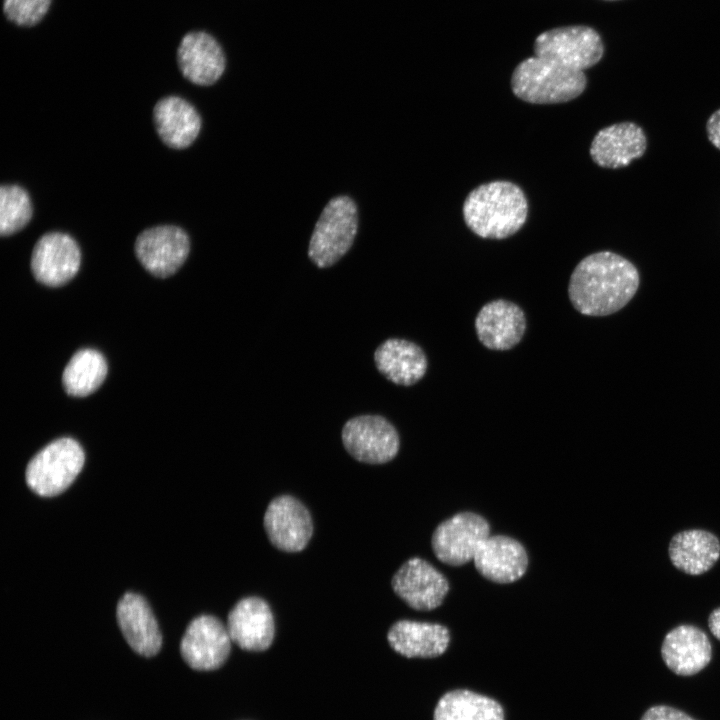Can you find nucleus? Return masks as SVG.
Segmentation results:
<instances>
[{
	"instance_id": "f257e3e1",
	"label": "nucleus",
	"mask_w": 720,
	"mask_h": 720,
	"mask_svg": "<svg viewBox=\"0 0 720 720\" xmlns=\"http://www.w3.org/2000/svg\"><path fill=\"white\" fill-rule=\"evenodd\" d=\"M639 286L637 268L623 256L600 251L584 257L571 273L568 297L586 316H607L622 309Z\"/></svg>"
},
{
	"instance_id": "f03ea898",
	"label": "nucleus",
	"mask_w": 720,
	"mask_h": 720,
	"mask_svg": "<svg viewBox=\"0 0 720 720\" xmlns=\"http://www.w3.org/2000/svg\"><path fill=\"white\" fill-rule=\"evenodd\" d=\"M528 215V201L516 184L497 180L474 188L463 204V218L477 236L505 239L518 232Z\"/></svg>"
},
{
	"instance_id": "7ed1b4c3",
	"label": "nucleus",
	"mask_w": 720,
	"mask_h": 720,
	"mask_svg": "<svg viewBox=\"0 0 720 720\" xmlns=\"http://www.w3.org/2000/svg\"><path fill=\"white\" fill-rule=\"evenodd\" d=\"M583 71L534 56L520 62L511 77L515 96L532 104H558L577 98L586 87Z\"/></svg>"
},
{
	"instance_id": "20e7f679",
	"label": "nucleus",
	"mask_w": 720,
	"mask_h": 720,
	"mask_svg": "<svg viewBox=\"0 0 720 720\" xmlns=\"http://www.w3.org/2000/svg\"><path fill=\"white\" fill-rule=\"evenodd\" d=\"M358 229L355 202L348 196L331 199L323 209L312 233L308 256L320 268L330 267L353 244Z\"/></svg>"
},
{
	"instance_id": "39448f33",
	"label": "nucleus",
	"mask_w": 720,
	"mask_h": 720,
	"mask_svg": "<svg viewBox=\"0 0 720 720\" xmlns=\"http://www.w3.org/2000/svg\"><path fill=\"white\" fill-rule=\"evenodd\" d=\"M84 461V451L77 441L57 439L29 461L25 472L26 483L40 496H56L72 484Z\"/></svg>"
},
{
	"instance_id": "423d86ee",
	"label": "nucleus",
	"mask_w": 720,
	"mask_h": 720,
	"mask_svg": "<svg viewBox=\"0 0 720 720\" xmlns=\"http://www.w3.org/2000/svg\"><path fill=\"white\" fill-rule=\"evenodd\" d=\"M535 56L564 67L583 71L597 64L604 47L599 34L588 26H567L541 33L535 40Z\"/></svg>"
},
{
	"instance_id": "0eeeda50",
	"label": "nucleus",
	"mask_w": 720,
	"mask_h": 720,
	"mask_svg": "<svg viewBox=\"0 0 720 720\" xmlns=\"http://www.w3.org/2000/svg\"><path fill=\"white\" fill-rule=\"evenodd\" d=\"M489 533L490 527L485 518L473 512H461L436 527L431 546L438 560L460 566L474 559Z\"/></svg>"
},
{
	"instance_id": "6e6552de",
	"label": "nucleus",
	"mask_w": 720,
	"mask_h": 720,
	"mask_svg": "<svg viewBox=\"0 0 720 720\" xmlns=\"http://www.w3.org/2000/svg\"><path fill=\"white\" fill-rule=\"evenodd\" d=\"M341 436L346 451L354 459L368 464H383L392 460L400 445L397 430L380 415L349 419Z\"/></svg>"
},
{
	"instance_id": "1a4fd4ad",
	"label": "nucleus",
	"mask_w": 720,
	"mask_h": 720,
	"mask_svg": "<svg viewBox=\"0 0 720 720\" xmlns=\"http://www.w3.org/2000/svg\"><path fill=\"white\" fill-rule=\"evenodd\" d=\"M134 247L139 262L149 273L166 278L184 264L190 251V240L182 228L161 225L142 231Z\"/></svg>"
},
{
	"instance_id": "9d476101",
	"label": "nucleus",
	"mask_w": 720,
	"mask_h": 720,
	"mask_svg": "<svg viewBox=\"0 0 720 720\" xmlns=\"http://www.w3.org/2000/svg\"><path fill=\"white\" fill-rule=\"evenodd\" d=\"M231 642L227 627L218 618L201 615L186 628L180 652L191 668L210 671L225 663L230 654Z\"/></svg>"
},
{
	"instance_id": "9b49d317",
	"label": "nucleus",
	"mask_w": 720,
	"mask_h": 720,
	"mask_svg": "<svg viewBox=\"0 0 720 720\" xmlns=\"http://www.w3.org/2000/svg\"><path fill=\"white\" fill-rule=\"evenodd\" d=\"M263 524L271 544L286 552L302 551L313 533L308 509L290 495L278 496L268 504Z\"/></svg>"
},
{
	"instance_id": "f8f14e48",
	"label": "nucleus",
	"mask_w": 720,
	"mask_h": 720,
	"mask_svg": "<svg viewBox=\"0 0 720 720\" xmlns=\"http://www.w3.org/2000/svg\"><path fill=\"white\" fill-rule=\"evenodd\" d=\"M80 262L77 242L68 234L50 232L36 242L31 255V270L38 282L58 287L77 274Z\"/></svg>"
},
{
	"instance_id": "ddd939ff",
	"label": "nucleus",
	"mask_w": 720,
	"mask_h": 720,
	"mask_svg": "<svg viewBox=\"0 0 720 720\" xmlns=\"http://www.w3.org/2000/svg\"><path fill=\"white\" fill-rule=\"evenodd\" d=\"M391 585L408 606L419 611L437 608L449 591L445 576L418 557L410 558L397 570Z\"/></svg>"
},
{
	"instance_id": "4468645a",
	"label": "nucleus",
	"mask_w": 720,
	"mask_h": 720,
	"mask_svg": "<svg viewBox=\"0 0 720 720\" xmlns=\"http://www.w3.org/2000/svg\"><path fill=\"white\" fill-rule=\"evenodd\" d=\"M474 326L477 338L484 347L506 351L520 343L527 322L519 305L506 299H495L482 306Z\"/></svg>"
},
{
	"instance_id": "2eb2a0df",
	"label": "nucleus",
	"mask_w": 720,
	"mask_h": 720,
	"mask_svg": "<svg viewBox=\"0 0 720 720\" xmlns=\"http://www.w3.org/2000/svg\"><path fill=\"white\" fill-rule=\"evenodd\" d=\"M227 630L232 642L243 650H267L274 639V618L268 603L260 597L239 600L230 610Z\"/></svg>"
},
{
	"instance_id": "dca6fc26",
	"label": "nucleus",
	"mask_w": 720,
	"mask_h": 720,
	"mask_svg": "<svg viewBox=\"0 0 720 720\" xmlns=\"http://www.w3.org/2000/svg\"><path fill=\"white\" fill-rule=\"evenodd\" d=\"M661 657L674 674L692 676L703 670L712 659V645L699 627L681 624L665 635Z\"/></svg>"
},
{
	"instance_id": "f3484780",
	"label": "nucleus",
	"mask_w": 720,
	"mask_h": 720,
	"mask_svg": "<svg viewBox=\"0 0 720 720\" xmlns=\"http://www.w3.org/2000/svg\"><path fill=\"white\" fill-rule=\"evenodd\" d=\"M177 62L182 75L190 82L214 84L225 69V55L214 37L203 31L187 33L177 49Z\"/></svg>"
},
{
	"instance_id": "a211bd4d",
	"label": "nucleus",
	"mask_w": 720,
	"mask_h": 720,
	"mask_svg": "<svg viewBox=\"0 0 720 720\" xmlns=\"http://www.w3.org/2000/svg\"><path fill=\"white\" fill-rule=\"evenodd\" d=\"M644 130L633 122H620L599 130L590 146V156L599 166L617 169L628 166L646 151Z\"/></svg>"
},
{
	"instance_id": "6ab92c4d",
	"label": "nucleus",
	"mask_w": 720,
	"mask_h": 720,
	"mask_svg": "<svg viewBox=\"0 0 720 720\" xmlns=\"http://www.w3.org/2000/svg\"><path fill=\"white\" fill-rule=\"evenodd\" d=\"M473 561L483 577L501 584L520 579L528 566L523 545L504 535L489 536L477 550Z\"/></svg>"
},
{
	"instance_id": "aec40b11",
	"label": "nucleus",
	"mask_w": 720,
	"mask_h": 720,
	"mask_svg": "<svg viewBox=\"0 0 720 720\" xmlns=\"http://www.w3.org/2000/svg\"><path fill=\"white\" fill-rule=\"evenodd\" d=\"M116 617L126 642L135 652L145 657L158 653L162 636L150 606L141 595L124 594L118 602Z\"/></svg>"
},
{
	"instance_id": "412c9836",
	"label": "nucleus",
	"mask_w": 720,
	"mask_h": 720,
	"mask_svg": "<svg viewBox=\"0 0 720 720\" xmlns=\"http://www.w3.org/2000/svg\"><path fill=\"white\" fill-rule=\"evenodd\" d=\"M672 565L684 574L702 575L720 558V540L704 529H686L672 536L668 545Z\"/></svg>"
},
{
	"instance_id": "4be33fe9",
	"label": "nucleus",
	"mask_w": 720,
	"mask_h": 720,
	"mask_svg": "<svg viewBox=\"0 0 720 720\" xmlns=\"http://www.w3.org/2000/svg\"><path fill=\"white\" fill-rule=\"evenodd\" d=\"M387 640L395 652L407 658H434L447 650L450 633L441 624L400 620L390 627Z\"/></svg>"
},
{
	"instance_id": "5701e85b",
	"label": "nucleus",
	"mask_w": 720,
	"mask_h": 720,
	"mask_svg": "<svg viewBox=\"0 0 720 720\" xmlns=\"http://www.w3.org/2000/svg\"><path fill=\"white\" fill-rule=\"evenodd\" d=\"M378 371L397 385L411 386L426 374L428 361L423 349L405 339L390 338L375 350Z\"/></svg>"
},
{
	"instance_id": "b1692460",
	"label": "nucleus",
	"mask_w": 720,
	"mask_h": 720,
	"mask_svg": "<svg viewBox=\"0 0 720 720\" xmlns=\"http://www.w3.org/2000/svg\"><path fill=\"white\" fill-rule=\"evenodd\" d=\"M156 131L169 147L190 146L201 129V117L192 104L178 96L160 99L153 110Z\"/></svg>"
},
{
	"instance_id": "393cba45",
	"label": "nucleus",
	"mask_w": 720,
	"mask_h": 720,
	"mask_svg": "<svg viewBox=\"0 0 720 720\" xmlns=\"http://www.w3.org/2000/svg\"><path fill=\"white\" fill-rule=\"evenodd\" d=\"M433 720H505V713L493 698L467 689H455L438 700Z\"/></svg>"
},
{
	"instance_id": "a878e982",
	"label": "nucleus",
	"mask_w": 720,
	"mask_h": 720,
	"mask_svg": "<svg viewBox=\"0 0 720 720\" xmlns=\"http://www.w3.org/2000/svg\"><path fill=\"white\" fill-rule=\"evenodd\" d=\"M107 363L101 353L93 349L77 351L66 365L62 382L67 394L84 397L95 392L105 380Z\"/></svg>"
},
{
	"instance_id": "bb28decb",
	"label": "nucleus",
	"mask_w": 720,
	"mask_h": 720,
	"mask_svg": "<svg viewBox=\"0 0 720 720\" xmlns=\"http://www.w3.org/2000/svg\"><path fill=\"white\" fill-rule=\"evenodd\" d=\"M32 203L28 192L19 185L3 184L0 188V234L10 236L31 220Z\"/></svg>"
},
{
	"instance_id": "cd10ccee",
	"label": "nucleus",
	"mask_w": 720,
	"mask_h": 720,
	"mask_svg": "<svg viewBox=\"0 0 720 720\" xmlns=\"http://www.w3.org/2000/svg\"><path fill=\"white\" fill-rule=\"evenodd\" d=\"M51 2L52 0H4L3 12L14 24L33 26L43 19Z\"/></svg>"
},
{
	"instance_id": "c85d7f7f",
	"label": "nucleus",
	"mask_w": 720,
	"mask_h": 720,
	"mask_svg": "<svg viewBox=\"0 0 720 720\" xmlns=\"http://www.w3.org/2000/svg\"><path fill=\"white\" fill-rule=\"evenodd\" d=\"M640 720H696L687 713L667 705H655L645 711Z\"/></svg>"
},
{
	"instance_id": "c756f323",
	"label": "nucleus",
	"mask_w": 720,
	"mask_h": 720,
	"mask_svg": "<svg viewBox=\"0 0 720 720\" xmlns=\"http://www.w3.org/2000/svg\"><path fill=\"white\" fill-rule=\"evenodd\" d=\"M706 132L712 145L720 150V109L713 112L708 118Z\"/></svg>"
},
{
	"instance_id": "7c9ffc66",
	"label": "nucleus",
	"mask_w": 720,
	"mask_h": 720,
	"mask_svg": "<svg viewBox=\"0 0 720 720\" xmlns=\"http://www.w3.org/2000/svg\"><path fill=\"white\" fill-rule=\"evenodd\" d=\"M707 623L711 634L720 641V607L712 610L708 616Z\"/></svg>"
}]
</instances>
